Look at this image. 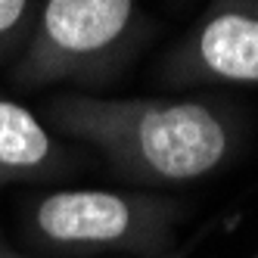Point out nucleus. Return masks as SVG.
<instances>
[{
	"label": "nucleus",
	"instance_id": "nucleus-9",
	"mask_svg": "<svg viewBox=\"0 0 258 258\" xmlns=\"http://www.w3.org/2000/svg\"><path fill=\"white\" fill-rule=\"evenodd\" d=\"M249 258H258V252H255V255H249Z\"/></svg>",
	"mask_w": 258,
	"mask_h": 258
},
{
	"label": "nucleus",
	"instance_id": "nucleus-5",
	"mask_svg": "<svg viewBox=\"0 0 258 258\" xmlns=\"http://www.w3.org/2000/svg\"><path fill=\"white\" fill-rule=\"evenodd\" d=\"M78 153L22 103L0 100V190L13 183H53L78 168Z\"/></svg>",
	"mask_w": 258,
	"mask_h": 258
},
{
	"label": "nucleus",
	"instance_id": "nucleus-6",
	"mask_svg": "<svg viewBox=\"0 0 258 258\" xmlns=\"http://www.w3.org/2000/svg\"><path fill=\"white\" fill-rule=\"evenodd\" d=\"M38 0H0V69H10L31 34Z\"/></svg>",
	"mask_w": 258,
	"mask_h": 258
},
{
	"label": "nucleus",
	"instance_id": "nucleus-2",
	"mask_svg": "<svg viewBox=\"0 0 258 258\" xmlns=\"http://www.w3.org/2000/svg\"><path fill=\"white\" fill-rule=\"evenodd\" d=\"M187 202L156 190L62 187L22 199L25 243L50 258H159L177 249Z\"/></svg>",
	"mask_w": 258,
	"mask_h": 258
},
{
	"label": "nucleus",
	"instance_id": "nucleus-8",
	"mask_svg": "<svg viewBox=\"0 0 258 258\" xmlns=\"http://www.w3.org/2000/svg\"><path fill=\"white\" fill-rule=\"evenodd\" d=\"M159 258H190V246H177L168 255H159Z\"/></svg>",
	"mask_w": 258,
	"mask_h": 258
},
{
	"label": "nucleus",
	"instance_id": "nucleus-3",
	"mask_svg": "<svg viewBox=\"0 0 258 258\" xmlns=\"http://www.w3.org/2000/svg\"><path fill=\"white\" fill-rule=\"evenodd\" d=\"M156 34L140 0H38L31 34L7 75L19 90L106 87Z\"/></svg>",
	"mask_w": 258,
	"mask_h": 258
},
{
	"label": "nucleus",
	"instance_id": "nucleus-7",
	"mask_svg": "<svg viewBox=\"0 0 258 258\" xmlns=\"http://www.w3.org/2000/svg\"><path fill=\"white\" fill-rule=\"evenodd\" d=\"M0 258H38V255H28V252H19L10 239H7V233L0 230Z\"/></svg>",
	"mask_w": 258,
	"mask_h": 258
},
{
	"label": "nucleus",
	"instance_id": "nucleus-4",
	"mask_svg": "<svg viewBox=\"0 0 258 258\" xmlns=\"http://www.w3.org/2000/svg\"><path fill=\"white\" fill-rule=\"evenodd\" d=\"M165 87L258 90V0H209L156 66Z\"/></svg>",
	"mask_w": 258,
	"mask_h": 258
},
{
	"label": "nucleus",
	"instance_id": "nucleus-1",
	"mask_svg": "<svg viewBox=\"0 0 258 258\" xmlns=\"http://www.w3.org/2000/svg\"><path fill=\"white\" fill-rule=\"evenodd\" d=\"M59 137L90 146L115 177L150 187H183L218 174L243 143L227 103L209 97H97L62 90L44 106Z\"/></svg>",
	"mask_w": 258,
	"mask_h": 258
}]
</instances>
